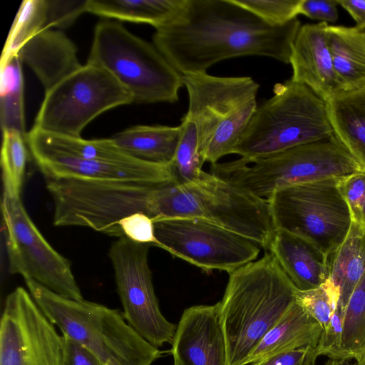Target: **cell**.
<instances>
[{
  "mask_svg": "<svg viewBox=\"0 0 365 365\" xmlns=\"http://www.w3.org/2000/svg\"><path fill=\"white\" fill-rule=\"evenodd\" d=\"M301 27L297 18L272 26L232 0H187L179 16L157 29L153 44L182 75L206 73L214 64L245 56L289 63Z\"/></svg>",
  "mask_w": 365,
  "mask_h": 365,
  "instance_id": "cell-1",
  "label": "cell"
},
{
  "mask_svg": "<svg viewBox=\"0 0 365 365\" xmlns=\"http://www.w3.org/2000/svg\"><path fill=\"white\" fill-rule=\"evenodd\" d=\"M297 288L268 251L229 274L220 301L227 365L245 363L295 302Z\"/></svg>",
  "mask_w": 365,
  "mask_h": 365,
  "instance_id": "cell-2",
  "label": "cell"
},
{
  "mask_svg": "<svg viewBox=\"0 0 365 365\" xmlns=\"http://www.w3.org/2000/svg\"><path fill=\"white\" fill-rule=\"evenodd\" d=\"M170 217L208 221L256 242L266 251L276 231L267 199L204 170L190 182L158 185L154 221Z\"/></svg>",
  "mask_w": 365,
  "mask_h": 365,
  "instance_id": "cell-3",
  "label": "cell"
},
{
  "mask_svg": "<svg viewBox=\"0 0 365 365\" xmlns=\"http://www.w3.org/2000/svg\"><path fill=\"white\" fill-rule=\"evenodd\" d=\"M24 280L49 321L92 351L102 365H151L162 356L163 351L140 336L119 309L66 298L32 279Z\"/></svg>",
  "mask_w": 365,
  "mask_h": 365,
  "instance_id": "cell-4",
  "label": "cell"
},
{
  "mask_svg": "<svg viewBox=\"0 0 365 365\" xmlns=\"http://www.w3.org/2000/svg\"><path fill=\"white\" fill-rule=\"evenodd\" d=\"M359 170V165L334 133L273 154L210 165L211 173L264 199L283 187Z\"/></svg>",
  "mask_w": 365,
  "mask_h": 365,
  "instance_id": "cell-5",
  "label": "cell"
},
{
  "mask_svg": "<svg viewBox=\"0 0 365 365\" xmlns=\"http://www.w3.org/2000/svg\"><path fill=\"white\" fill-rule=\"evenodd\" d=\"M188 93L183 116L195 127L202 161L211 165L235 150L255 114L259 85L251 77L182 75Z\"/></svg>",
  "mask_w": 365,
  "mask_h": 365,
  "instance_id": "cell-6",
  "label": "cell"
},
{
  "mask_svg": "<svg viewBox=\"0 0 365 365\" xmlns=\"http://www.w3.org/2000/svg\"><path fill=\"white\" fill-rule=\"evenodd\" d=\"M273 92L257 107L235 154L264 156L334 134L326 101L309 88L290 78Z\"/></svg>",
  "mask_w": 365,
  "mask_h": 365,
  "instance_id": "cell-7",
  "label": "cell"
},
{
  "mask_svg": "<svg viewBox=\"0 0 365 365\" xmlns=\"http://www.w3.org/2000/svg\"><path fill=\"white\" fill-rule=\"evenodd\" d=\"M87 63L108 72L130 93L134 103H174L183 86L182 75L154 44L113 21L96 25Z\"/></svg>",
  "mask_w": 365,
  "mask_h": 365,
  "instance_id": "cell-8",
  "label": "cell"
},
{
  "mask_svg": "<svg viewBox=\"0 0 365 365\" xmlns=\"http://www.w3.org/2000/svg\"><path fill=\"white\" fill-rule=\"evenodd\" d=\"M339 178L288 185L267 200L275 229L299 236L327 256L345 240L352 222Z\"/></svg>",
  "mask_w": 365,
  "mask_h": 365,
  "instance_id": "cell-9",
  "label": "cell"
},
{
  "mask_svg": "<svg viewBox=\"0 0 365 365\" xmlns=\"http://www.w3.org/2000/svg\"><path fill=\"white\" fill-rule=\"evenodd\" d=\"M132 103L130 93L108 72L87 63L45 91L33 126L81 137L83 129L96 117Z\"/></svg>",
  "mask_w": 365,
  "mask_h": 365,
  "instance_id": "cell-10",
  "label": "cell"
},
{
  "mask_svg": "<svg viewBox=\"0 0 365 365\" xmlns=\"http://www.w3.org/2000/svg\"><path fill=\"white\" fill-rule=\"evenodd\" d=\"M154 227L159 248L207 272L230 274L260 252L256 242L198 218H163L154 221Z\"/></svg>",
  "mask_w": 365,
  "mask_h": 365,
  "instance_id": "cell-11",
  "label": "cell"
},
{
  "mask_svg": "<svg viewBox=\"0 0 365 365\" xmlns=\"http://www.w3.org/2000/svg\"><path fill=\"white\" fill-rule=\"evenodd\" d=\"M1 212L10 272L64 297L83 299L69 261L44 238L20 197L3 195Z\"/></svg>",
  "mask_w": 365,
  "mask_h": 365,
  "instance_id": "cell-12",
  "label": "cell"
},
{
  "mask_svg": "<svg viewBox=\"0 0 365 365\" xmlns=\"http://www.w3.org/2000/svg\"><path fill=\"white\" fill-rule=\"evenodd\" d=\"M150 247L121 237L113 242L108 256L125 319L140 336L158 348L172 344L177 325L160 310L148 264Z\"/></svg>",
  "mask_w": 365,
  "mask_h": 365,
  "instance_id": "cell-13",
  "label": "cell"
},
{
  "mask_svg": "<svg viewBox=\"0 0 365 365\" xmlns=\"http://www.w3.org/2000/svg\"><path fill=\"white\" fill-rule=\"evenodd\" d=\"M32 296L18 287L0 322V365H61L63 339Z\"/></svg>",
  "mask_w": 365,
  "mask_h": 365,
  "instance_id": "cell-14",
  "label": "cell"
},
{
  "mask_svg": "<svg viewBox=\"0 0 365 365\" xmlns=\"http://www.w3.org/2000/svg\"><path fill=\"white\" fill-rule=\"evenodd\" d=\"M26 142L46 180L138 181L156 184L179 181L172 163L140 161L133 165H120L86 159L48 145L31 130L26 133Z\"/></svg>",
  "mask_w": 365,
  "mask_h": 365,
  "instance_id": "cell-15",
  "label": "cell"
},
{
  "mask_svg": "<svg viewBox=\"0 0 365 365\" xmlns=\"http://www.w3.org/2000/svg\"><path fill=\"white\" fill-rule=\"evenodd\" d=\"M171 345L174 365H227L220 302L185 309Z\"/></svg>",
  "mask_w": 365,
  "mask_h": 365,
  "instance_id": "cell-16",
  "label": "cell"
},
{
  "mask_svg": "<svg viewBox=\"0 0 365 365\" xmlns=\"http://www.w3.org/2000/svg\"><path fill=\"white\" fill-rule=\"evenodd\" d=\"M327 26L324 22L301 26L289 61L291 79L305 85L325 101L341 91L328 43Z\"/></svg>",
  "mask_w": 365,
  "mask_h": 365,
  "instance_id": "cell-17",
  "label": "cell"
},
{
  "mask_svg": "<svg viewBox=\"0 0 365 365\" xmlns=\"http://www.w3.org/2000/svg\"><path fill=\"white\" fill-rule=\"evenodd\" d=\"M16 54L34 72L45 91L82 66L73 42L61 31L51 29L35 34Z\"/></svg>",
  "mask_w": 365,
  "mask_h": 365,
  "instance_id": "cell-18",
  "label": "cell"
},
{
  "mask_svg": "<svg viewBox=\"0 0 365 365\" xmlns=\"http://www.w3.org/2000/svg\"><path fill=\"white\" fill-rule=\"evenodd\" d=\"M268 252L299 291L315 289L329 279L327 256L299 236L276 229Z\"/></svg>",
  "mask_w": 365,
  "mask_h": 365,
  "instance_id": "cell-19",
  "label": "cell"
},
{
  "mask_svg": "<svg viewBox=\"0 0 365 365\" xmlns=\"http://www.w3.org/2000/svg\"><path fill=\"white\" fill-rule=\"evenodd\" d=\"M322 331L317 321L295 302L253 349L245 365L301 348L315 349Z\"/></svg>",
  "mask_w": 365,
  "mask_h": 365,
  "instance_id": "cell-20",
  "label": "cell"
},
{
  "mask_svg": "<svg viewBox=\"0 0 365 365\" xmlns=\"http://www.w3.org/2000/svg\"><path fill=\"white\" fill-rule=\"evenodd\" d=\"M326 103L334 134L365 171V86L340 91Z\"/></svg>",
  "mask_w": 365,
  "mask_h": 365,
  "instance_id": "cell-21",
  "label": "cell"
},
{
  "mask_svg": "<svg viewBox=\"0 0 365 365\" xmlns=\"http://www.w3.org/2000/svg\"><path fill=\"white\" fill-rule=\"evenodd\" d=\"M180 126L137 125L111 137L114 144L130 156L143 161L171 164Z\"/></svg>",
  "mask_w": 365,
  "mask_h": 365,
  "instance_id": "cell-22",
  "label": "cell"
},
{
  "mask_svg": "<svg viewBox=\"0 0 365 365\" xmlns=\"http://www.w3.org/2000/svg\"><path fill=\"white\" fill-rule=\"evenodd\" d=\"M327 35L341 91L365 86V33L354 27L327 26Z\"/></svg>",
  "mask_w": 365,
  "mask_h": 365,
  "instance_id": "cell-23",
  "label": "cell"
},
{
  "mask_svg": "<svg viewBox=\"0 0 365 365\" xmlns=\"http://www.w3.org/2000/svg\"><path fill=\"white\" fill-rule=\"evenodd\" d=\"M187 0H86V12L135 23L148 24L155 29L174 21Z\"/></svg>",
  "mask_w": 365,
  "mask_h": 365,
  "instance_id": "cell-24",
  "label": "cell"
},
{
  "mask_svg": "<svg viewBox=\"0 0 365 365\" xmlns=\"http://www.w3.org/2000/svg\"><path fill=\"white\" fill-rule=\"evenodd\" d=\"M329 278L339 290V306L345 311L350 296L365 272V229L351 222L344 242L327 255Z\"/></svg>",
  "mask_w": 365,
  "mask_h": 365,
  "instance_id": "cell-25",
  "label": "cell"
},
{
  "mask_svg": "<svg viewBox=\"0 0 365 365\" xmlns=\"http://www.w3.org/2000/svg\"><path fill=\"white\" fill-rule=\"evenodd\" d=\"M22 61L17 54L2 56L0 61V120L1 130L26 135Z\"/></svg>",
  "mask_w": 365,
  "mask_h": 365,
  "instance_id": "cell-26",
  "label": "cell"
},
{
  "mask_svg": "<svg viewBox=\"0 0 365 365\" xmlns=\"http://www.w3.org/2000/svg\"><path fill=\"white\" fill-rule=\"evenodd\" d=\"M31 130L48 145L86 159L120 165H133L143 161L123 152L114 144L110 138L86 140L81 137L49 133L34 126Z\"/></svg>",
  "mask_w": 365,
  "mask_h": 365,
  "instance_id": "cell-27",
  "label": "cell"
},
{
  "mask_svg": "<svg viewBox=\"0 0 365 365\" xmlns=\"http://www.w3.org/2000/svg\"><path fill=\"white\" fill-rule=\"evenodd\" d=\"M365 352V272L351 293L344 315L335 359L358 361Z\"/></svg>",
  "mask_w": 365,
  "mask_h": 365,
  "instance_id": "cell-28",
  "label": "cell"
},
{
  "mask_svg": "<svg viewBox=\"0 0 365 365\" xmlns=\"http://www.w3.org/2000/svg\"><path fill=\"white\" fill-rule=\"evenodd\" d=\"M2 133L3 195L20 197L29 150L26 135L14 130H3Z\"/></svg>",
  "mask_w": 365,
  "mask_h": 365,
  "instance_id": "cell-29",
  "label": "cell"
},
{
  "mask_svg": "<svg viewBox=\"0 0 365 365\" xmlns=\"http://www.w3.org/2000/svg\"><path fill=\"white\" fill-rule=\"evenodd\" d=\"M48 0L22 1L11 27L2 56L16 54L29 38L47 29Z\"/></svg>",
  "mask_w": 365,
  "mask_h": 365,
  "instance_id": "cell-30",
  "label": "cell"
},
{
  "mask_svg": "<svg viewBox=\"0 0 365 365\" xmlns=\"http://www.w3.org/2000/svg\"><path fill=\"white\" fill-rule=\"evenodd\" d=\"M180 126V138L172 164L179 181L187 182L199 178L204 162L199 153L195 125L182 117Z\"/></svg>",
  "mask_w": 365,
  "mask_h": 365,
  "instance_id": "cell-31",
  "label": "cell"
},
{
  "mask_svg": "<svg viewBox=\"0 0 365 365\" xmlns=\"http://www.w3.org/2000/svg\"><path fill=\"white\" fill-rule=\"evenodd\" d=\"M339 297V289L329 278L315 289L297 290L295 302L316 319L324 331L329 327L335 312L340 307Z\"/></svg>",
  "mask_w": 365,
  "mask_h": 365,
  "instance_id": "cell-32",
  "label": "cell"
},
{
  "mask_svg": "<svg viewBox=\"0 0 365 365\" xmlns=\"http://www.w3.org/2000/svg\"><path fill=\"white\" fill-rule=\"evenodd\" d=\"M272 26H282L297 18L301 0H232Z\"/></svg>",
  "mask_w": 365,
  "mask_h": 365,
  "instance_id": "cell-33",
  "label": "cell"
},
{
  "mask_svg": "<svg viewBox=\"0 0 365 365\" xmlns=\"http://www.w3.org/2000/svg\"><path fill=\"white\" fill-rule=\"evenodd\" d=\"M338 186L352 221L365 229V171L359 170L340 177Z\"/></svg>",
  "mask_w": 365,
  "mask_h": 365,
  "instance_id": "cell-34",
  "label": "cell"
},
{
  "mask_svg": "<svg viewBox=\"0 0 365 365\" xmlns=\"http://www.w3.org/2000/svg\"><path fill=\"white\" fill-rule=\"evenodd\" d=\"M118 226L123 237L138 243L160 247L154 221L148 215L142 212L133 214L120 220Z\"/></svg>",
  "mask_w": 365,
  "mask_h": 365,
  "instance_id": "cell-35",
  "label": "cell"
},
{
  "mask_svg": "<svg viewBox=\"0 0 365 365\" xmlns=\"http://www.w3.org/2000/svg\"><path fill=\"white\" fill-rule=\"evenodd\" d=\"M84 1L48 0L47 29L53 26L65 28L70 26L82 13L86 12Z\"/></svg>",
  "mask_w": 365,
  "mask_h": 365,
  "instance_id": "cell-36",
  "label": "cell"
},
{
  "mask_svg": "<svg viewBox=\"0 0 365 365\" xmlns=\"http://www.w3.org/2000/svg\"><path fill=\"white\" fill-rule=\"evenodd\" d=\"M317 356L313 347H304L261 359L252 365H315Z\"/></svg>",
  "mask_w": 365,
  "mask_h": 365,
  "instance_id": "cell-37",
  "label": "cell"
},
{
  "mask_svg": "<svg viewBox=\"0 0 365 365\" xmlns=\"http://www.w3.org/2000/svg\"><path fill=\"white\" fill-rule=\"evenodd\" d=\"M336 0H301L299 14L321 22H334L338 19Z\"/></svg>",
  "mask_w": 365,
  "mask_h": 365,
  "instance_id": "cell-38",
  "label": "cell"
},
{
  "mask_svg": "<svg viewBox=\"0 0 365 365\" xmlns=\"http://www.w3.org/2000/svg\"><path fill=\"white\" fill-rule=\"evenodd\" d=\"M61 365H102L98 358L88 349L64 334Z\"/></svg>",
  "mask_w": 365,
  "mask_h": 365,
  "instance_id": "cell-39",
  "label": "cell"
},
{
  "mask_svg": "<svg viewBox=\"0 0 365 365\" xmlns=\"http://www.w3.org/2000/svg\"><path fill=\"white\" fill-rule=\"evenodd\" d=\"M338 3L355 21V26L365 24V0H340Z\"/></svg>",
  "mask_w": 365,
  "mask_h": 365,
  "instance_id": "cell-40",
  "label": "cell"
},
{
  "mask_svg": "<svg viewBox=\"0 0 365 365\" xmlns=\"http://www.w3.org/2000/svg\"><path fill=\"white\" fill-rule=\"evenodd\" d=\"M325 365H356L351 361V360L346 359H331L327 361Z\"/></svg>",
  "mask_w": 365,
  "mask_h": 365,
  "instance_id": "cell-41",
  "label": "cell"
},
{
  "mask_svg": "<svg viewBox=\"0 0 365 365\" xmlns=\"http://www.w3.org/2000/svg\"><path fill=\"white\" fill-rule=\"evenodd\" d=\"M356 365H365V352L362 356L356 362Z\"/></svg>",
  "mask_w": 365,
  "mask_h": 365,
  "instance_id": "cell-42",
  "label": "cell"
},
{
  "mask_svg": "<svg viewBox=\"0 0 365 365\" xmlns=\"http://www.w3.org/2000/svg\"><path fill=\"white\" fill-rule=\"evenodd\" d=\"M356 29H358L359 31L365 33V24L360 26H355Z\"/></svg>",
  "mask_w": 365,
  "mask_h": 365,
  "instance_id": "cell-43",
  "label": "cell"
},
{
  "mask_svg": "<svg viewBox=\"0 0 365 365\" xmlns=\"http://www.w3.org/2000/svg\"><path fill=\"white\" fill-rule=\"evenodd\" d=\"M174 365V364H173Z\"/></svg>",
  "mask_w": 365,
  "mask_h": 365,
  "instance_id": "cell-44",
  "label": "cell"
}]
</instances>
